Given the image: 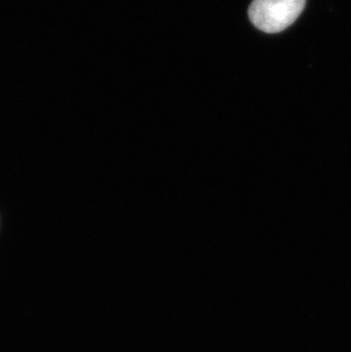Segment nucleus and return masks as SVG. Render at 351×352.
<instances>
[{
    "instance_id": "1",
    "label": "nucleus",
    "mask_w": 351,
    "mask_h": 352,
    "mask_svg": "<svg viewBox=\"0 0 351 352\" xmlns=\"http://www.w3.org/2000/svg\"><path fill=\"white\" fill-rule=\"evenodd\" d=\"M305 5L306 0H253L248 17L259 30L279 34L295 23Z\"/></svg>"
}]
</instances>
